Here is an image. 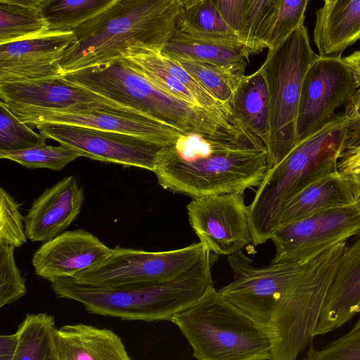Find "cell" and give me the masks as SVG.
<instances>
[{"label":"cell","instance_id":"6da1fadb","mask_svg":"<svg viewBox=\"0 0 360 360\" xmlns=\"http://www.w3.org/2000/svg\"><path fill=\"white\" fill-rule=\"evenodd\" d=\"M271 168L266 147L184 134L158 152L153 169L166 190L193 198L258 187Z\"/></svg>","mask_w":360,"mask_h":360},{"label":"cell","instance_id":"7a4b0ae2","mask_svg":"<svg viewBox=\"0 0 360 360\" xmlns=\"http://www.w3.org/2000/svg\"><path fill=\"white\" fill-rule=\"evenodd\" d=\"M184 8L183 0H117L72 31L59 61L63 75L145 50L160 52Z\"/></svg>","mask_w":360,"mask_h":360},{"label":"cell","instance_id":"3957f363","mask_svg":"<svg viewBox=\"0 0 360 360\" xmlns=\"http://www.w3.org/2000/svg\"><path fill=\"white\" fill-rule=\"evenodd\" d=\"M63 76L185 134L235 141H242L245 136V131L238 123L174 96L151 81L126 58Z\"/></svg>","mask_w":360,"mask_h":360},{"label":"cell","instance_id":"277c9868","mask_svg":"<svg viewBox=\"0 0 360 360\" xmlns=\"http://www.w3.org/2000/svg\"><path fill=\"white\" fill-rule=\"evenodd\" d=\"M217 259L218 255L205 248L191 269L161 283L105 288L65 278L51 282V287L58 297L77 301L91 314L127 321H171L213 285L212 268Z\"/></svg>","mask_w":360,"mask_h":360},{"label":"cell","instance_id":"5b68a950","mask_svg":"<svg viewBox=\"0 0 360 360\" xmlns=\"http://www.w3.org/2000/svg\"><path fill=\"white\" fill-rule=\"evenodd\" d=\"M348 122L345 112L337 113L330 122L297 143L269 169L248 206L254 245L271 239L278 215L290 198L318 179L338 172Z\"/></svg>","mask_w":360,"mask_h":360},{"label":"cell","instance_id":"8992f818","mask_svg":"<svg viewBox=\"0 0 360 360\" xmlns=\"http://www.w3.org/2000/svg\"><path fill=\"white\" fill-rule=\"evenodd\" d=\"M171 321L188 340L197 359L271 360L268 335L214 285Z\"/></svg>","mask_w":360,"mask_h":360},{"label":"cell","instance_id":"52a82bcc","mask_svg":"<svg viewBox=\"0 0 360 360\" xmlns=\"http://www.w3.org/2000/svg\"><path fill=\"white\" fill-rule=\"evenodd\" d=\"M312 50L303 25L273 51L259 68L269 96V136L266 145L270 166L278 163L296 145V124L302 84L312 61Z\"/></svg>","mask_w":360,"mask_h":360},{"label":"cell","instance_id":"ba28073f","mask_svg":"<svg viewBox=\"0 0 360 360\" xmlns=\"http://www.w3.org/2000/svg\"><path fill=\"white\" fill-rule=\"evenodd\" d=\"M227 259L233 278L219 292L269 335L280 323L311 259L258 267L240 250Z\"/></svg>","mask_w":360,"mask_h":360},{"label":"cell","instance_id":"9c48e42d","mask_svg":"<svg viewBox=\"0 0 360 360\" xmlns=\"http://www.w3.org/2000/svg\"><path fill=\"white\" fill-rule=\"evenodd\" d=\"M205 249L201 242L160 252L117 246L108 257L72 278L79 284L105 288L165 282L191 269Z\"/></svg>","mask_w":360,"mask_h":360},{"label":"cell","instance_id":"30bf717a","mask_svg":"<svg viewBox=\"0 0 360 360\" xmlns=\"http://www.w3.org/2000/svg\"><path fill=\"white\" fill-rule=\"evenodd\" d=\"M8 108L29 125L65 124L140 136L163 146L174 143L183 131L144 113L120 105L94 104L65 110L29 106Z\"/></svg>","mask_w":360,"mask_h":360},{"label":"cell","instance_id":"8fae6325","mask_svg":"<svg viewBox=\"0 0 360 360\" xmlns=\"http://www.w3.org/2000/svg\"><path fill=\"white\" fill-rule=\"evenodd\" d=\"M359 85L341 56H318L304 78L296 124L298 143L330 122ZM297 144V143H296Z\"/></svg>","mask_w":360,"mask_h":360},{"label":"cell","instance_id":"7c38bea8","mask_svg":"<svg viewBox=\"0 0 360 360\" xmlns=\"http://www.w3.org/2000/svg\"><path fill=\"white\" fill-rule=\"evenodd\" d=\"M359 234L360 201L326 210L277 228L271 237L276 248L271 262L306 261Z\"/></svg>","mask_w":360,"mask_h":360},{"label":"cell","instance_id":"4fadbf2b","mask_svg":"<svg viewBox=\"0 0 360 360\" xmlns=\"http://www.w3.org/2000/svg\"><path fill=\"white\" fill-rule=\"evenodd\" d=\"M47 139L70 146L80 156L153 171L157 155L164 146L128 134L65 124L35 126Z\"/></svg>","mask_w":360,"mask_h":360},{"label":"cell","instance_id":"5bb4252c","mask_svg":"<svg viewBox=\"0 0 360 360\" xmlns=\"http://www.w3.org/2000/svg\"><path fill=\"white\" fill-rule=\"evenodd\" d=\"M187 212L200 242L218 256H229L252 243L249 207L243 193L193 198Z\"/></svg>","mask_w":360,"mask_h":360},{"label":"cell","instance_id":"9a60e30c","mask_svg":"<svg viewBox=\"0 0 360 360\" xmlns=\"http://www.w3.org/2000/svg\"><path fill=\"white\" fill-rule=\"evenodd\" d=\"M73 40V32H46L0 44V83L63 76L59 61Z\"/></svg>","mask_w":360,"mask_h":360},{"label":"cell","instance_id":"2e32d148","mask_svg":"<svg viewBox=\"0 0 360 360\" xmlns=\"http://www.w3.org/2000/svg\"><path fill=\"white\" fill-rule=\"evenodd\" d=\"M112 250L88 231H65L43 243L33 254L32 264L35 274L51 283L72 278L108 257Z\"/></svg>","mask_w":360,"mask_h":360},{"label":"cell","instance_id":"e0dca14e","mask_svg":"<svg viewBox=\"0 0 360 360\" xmlns=\"http://www.w3.org/2000/svg\"><path fill=\"white\" fill-rule=\"evenodd\" d=\"M84 201L83 189L73 176L46 189L24 217L27 238L44 243L65 231L79 214Z\"/></svg>","mask_w":360,"mask_h":360},{"label":"cell","instance_id":"ac0fdd59","mask_svg":"<svg viewBox=\"0 0 360 360\" xmlns=\"http://www.w3.org/2000/svg\"><path fill=\"white\" fill-rule=\"evenodd\" d=\"M0 98L9 107L29 106L52 110L94 104L120 105L63 76L0 83Z\"/></svg>","mask_w":360,"mask_h":360},{"label":"cell","instance_id":"d6986e66","mask_svg":"<svg viewBox=\"0 0 360 360\" xmlns=\"http://www.w3.org/2000/svg\"><path fill=\"white\" fill-rule=\"evenodd\" d=\"M360 314V234L346 246L328 292L314 335L340 328Z\"/></svg>","mask_w":360,"mask_h":360},{"label":"cell","instance_id":"ffe728a7","mask_svg":"<svg viewBox=\"0 0 360 360\" xmlns=\"http://www.w3.org/2000/svg\"><path fill=\"white\" fill-rule=\"evenodd\" d=\"M359 201L358 184L338 171L318 179L290 198L278 215L276 229L326 210Z\"/></svg>","mask_w":360,"mask_h":360},{"label":"cell","instance_id":"44dd1931","mask_svg":"<svg viewBox=\"0 0 360 360\" xmlns=\"http://www.w3.org/2000/svg\"><path fill=\"white\" fill-rule=\"evenodd\" d=\"M59 360H130L121 338L112 330L67 324L55 330Z\"/></svg>","mask_w":360,"mask_h":360},{"label":"cell","instance_id":"7402d4cb","mask_svg":"<svg viewBox=\"0 0 360 360\" xmlns=\"http://www.w3.org/2000/svg\"><path fill=\"white\" fill-rule=\"evenodd\" d=\"M320 56H341L360 39V0H333L316 12L313 32Z\"/></svg>","mask_w":360,"mask_h":360},{"label":"cell","instance_id":"603a6c76","mask_svg":"<svg viewBox=\"0 0 360 360\" xmlns=\"http://www.w3.org/2000/svg\"><path fill=\"white\" fill-rule=\"evenodd\" d=\"M229 106L240 125L266 148L269 136V96L260 68L241 79Z\"/></svg>","mask_w":360,"mask_h":360},{"label":"cell","instance_id":"cb8c5ba5","mask_svg":"<svg viewBox=\"0 0 360 360\" xmlns=\"http://www.w3.org/2000/svg\"><path fill=\"white\" fill-rule=\"evenodd\" d=\"M160 53L173 59L210 63L241 76L245 75L249 57L243 47L196 39L177 30Z\"/></svg>","mask_w":360,"mask_h":360},{"label":"cell","instance_id":"d4e9b609","mask_svg":"<svg viewBox=\"0 0 360 360\" xmlns=\"http://www.w3.org/2000/svg\"><path fill=\"white\" fill-rule=\"evenodd\" d=\"M176 30L196 39L245 49L239 34L227 24L210 0L184 6Z\"/></svg>","mask_w":360,"mask_h":360},{"label":"cell","instance_id":"484cf974","mask_svg":"<svg viewBox=\"0 0 360 360\" xmlns=\"http://www.w3.org/2000/svg\"><path fill=\"white\" fill-rule=\"evenodd\" d=\"M54 317L46 313L27 314L16 330L14 360H59Z\"/></svg>","mask_w":360,"mask_h":360},{"label":"cell","instance_id":"4316f807","mask_svg":"<svg viewBox=\"0 0 360 360\" xmlns=\"http://www.w3.org/2000/svg\"><path fill=\"white\" fill-rule=\"evenodd\" d=\"M117 1L44 0L37 6L47 25V32H72Z\"/></svg>","mask_w":360,"mask_h":360},{"label":"cell","instance_id":"83f0119b","mask_svg":"<svg viewBox=\"0 0 360 360\" xmlns=\"http://www.w3.org/2000/svg\"><path fill=\"white\" fill-rule=\"evenodd\" d=\"M48 32L37 6L0 1V44Z\"/></svg>","mask_w":360,"mask_h":360},{"label":"cell","instance_id":"f1b7e54d","mask_svg":"<svg viewBox=\"0 0 360 360\" xmlns=\"http://www.w3.org/2000/svg\"><path fill=\"white\" fill-rule=\"evenodd\" d=\"M81 157L74 148L60 144L58 146L46 143L23 150H0L1 159L19 163L27 168H47L59 171L70 162Z\"/></svg>","mask_w":360,"mask_h":360},{"label":"cell","instance_id":"f546056e","mask_svg":"<svg viewBox=\"0 0 360 360\" xmlns=\"http://www.w3.org/2000/svg\"><path fill=\"white\" fill-rule=\"evenodd\" d=\"M174 60L214 98L228 105L236 87L245 76L207 63Z\"/></svg>","mask_w":360,"mask_h":360},{"label":"cell","instance_id":"4dcf8cb0","mask_svg":"<svg viewBox=\"0 0 360 360\" xmlns=\"http://www.w3.org/2000/svg\"><path fill=\"white\" fill-rule=\"evenodd\" d=\"M124 58L163 89L200 106L189 90L167 68L160 52L145 50Z\"/></svg>","mask_w":360,"mask_h":360},{"label":"cell","instance_id":"1f68e13d","mask_svg":"<svg viewBox=\"0 0 360 360\" xmlns=\"http://www.w3.org/2000/svg\"><path fill=\"white\" fill-rule=\"evenodd\" d=\"M280 0H247L242 40L247 55L264 49V37Z\"/></svg>","mask_w":360,"mask_h":360},{"label":"cell","instance_id":"d6a6232c","mask_svg":"<svg viewBox=\"0 0 360 360\" xmlns=\"http://www.w3.org/2000/svg\"><path fill=\"white\" fill-rule=\"evenodd\" d=\"M309 0H280L264 37L268 51H273L304 25Z\"/></svg>","mask_w":360,"mask_h":360},{"label":"cell","instance_id":"836d02e7","mask_svg":"<svg viewBox=\"0 0 360 360\" xmlns=\"http://www.w3.org/2000/svg\"><path fill=\"white\" fill-rule=\"evenodd\" d=\"M47 138L22 122L0 101V150H23L46 143Z\"/></svg>","mask_w":360,"mask_h":360},{"label":"cell","instance_id":"e575fe53","mask_svg":"<svg viewBox=\"0 0 360 360\" xmlns=\"http://www.w3.org/2000/svg\"><path fill=\"white\" fill-rule=\"evenodd\" d=\"M24 217L14 198L4 188L0 189V245L18 248L27 243Z\"/></svg>","mask_w":360,"mask_h":360},{"label":"cell","instance_id":"d590c367","mask_svg":"<svg viewBox=\"0 0 360 360\" xmlns=\"http://www.w3.org/2000/svg\"><path fill=\"white\" fill-rule=\"evenodd\" d=\"M15 248L0 245V307L11 304L26 293L25 280L15 263Z\"/></svg>","mask_w":360,"mask_h":360},{"label":"cell","instance_id":"8d00e7d4","mask_svg":"<svg viewBox=\"0 0 360 360\" xmlns=\"http://www.w3.org/2000/svg\"><path fill=\"white\" fill-rule=\"evenodd\" d=\"M309 360H360V328L348 333L328 345L315 349L311 345L307 352Z\"/></svg>","mask_w":360,"mask_h":360},{"label":"cell","instance_id":"74e56055","mask_svg":"<svg viewBox=\"0 0 360 360\" xmlns=\"http://www.w3.org/2000/svg\"><path fill=\"white\" fill-rule=\"evenodd\" d=\"M227 24L242 39L247 0H210ZM243 41V40H242Z\"/></svg>","mask_w":360,"mask_h":360},{"label":"cell","instance_id":"f35d334b","mask_svg":"<svg viewBox=\"0 0 360 360\" xmlns=\"http://www.w3.org/2000/svg\"><path fill=\"white\" fill-rule=\"evenodd\" d=\"M338 171L347 176L360 174V148L342 153L338 162Z\"/></svg>","mask_w":360,"mask_h":360},{"label":"cell","instance_id":"ab89813d","mask_svg":"<svg viewBox=\"0 0 360 360\" xmlns=\"http://www.w3.org/2000/svg\"><path fill=\"white\" fill-rule=\"evenodd\" d=\"M16 333L0 336V360H14L18 349Z\"/></svg>","mask_w":360,"mask_h":360},{"label":"cell","instance_id":"60d3db41","mask_svg":"<svg viewBox=\"0 0 360 360\" xmlns=\"http://www.w3.org/2000/svg\"><path fill=\"white\" fill-rule=\"evenodd\" d=\"M360 148V120H349L345 143V150Z\"/></svg>","mask_w":360,"mask_h":360},{"label":"cell","instance_id":"b9f144b4","mask_svg":"<svg viewBox=\"0 0 360 360\" xmlns=\"http://www.w3.org/2000/svg\"><path fill=\"white\" fill-rule=\"evenodd\" d=\"M345 113L349 120H360V88L345 105Z\"/></svg>","mask_w":360,"mask_h":360},{"label":"cell","instance_id":"7bdbcfd3","mask_svg":"<svg viewBox=\"0 0 360 360\" xmlns=\"http://www.w3.org/2000/svg\"><path fill=\"white\" fill-rule=\"evenodd\" d=\"M343 60L352 72L360 88V51H356L343 58Z\"/></svg>","mask_w":360,"mask_h":360},{"label":"cell","instance_id":"ee69618b","mask_svg":"<svg viewBox=\"0 0 360 360\" xmlns=\"http://www.w3.org/2000/svg\"><path fill=\"white\" fill-rule=\"evenodd\" d=\"M0 1L17 3V4H20L27 5V6H37V5H39L41 2L44 1V0H0Z\"/></svg>","mask_w":360,"mask_h":360},{"label":"cell","instance_id":"f6af8a7d","mask_svg":"<svg viewBox=\"0 0 360 360\" xmlns=\"http://www.w3.org/2000/svg\"><path fill=\"white\" fill-rule=\"evenodd\" d=\"M201 0H183L184 4L185 7L190 6Z\"/></svg>","mask_w":360,"mask_h":360},{"label":"cell","instance_id":"bcb514c9","mask_svg":"<svg viewBox=\"0 0 360 360\" xmlns=\"http://www.w3.org/2000/svg\"><path fill=\"white\" fill-rule=\"evenodd\" d=\"M352 176L356 181V182L358 184V185L359 186V188H360V174H357V175H354V176Z\"/></svg>","mask_w":360,"mask_h":360},{"label":"cell","instance_id":"7dc6e473","mask_svg":"<svg viewBox=\"0 0 360 360\" xmlns=\"http://www.w3.org/2000/svg\"><path fill=\"white\" fill-rule=\"evenodd\" d=\"M333 0H323L325 4H328V3L331 2Z\"/></svg>","mask_w":360,"mask_h":360}]
</instances>
